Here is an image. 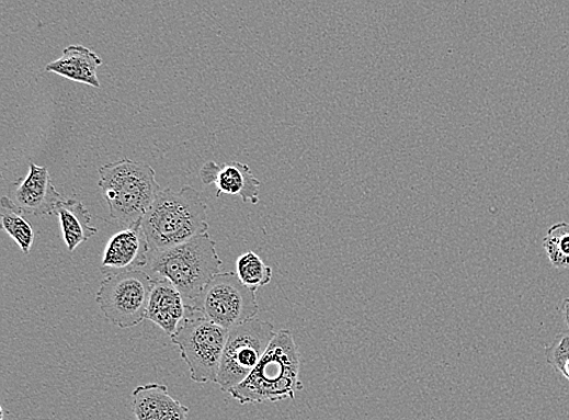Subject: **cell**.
<instances>
[{
  "mask_svg": "<svg viewBox=\"0 0 569 420\" xmlns=\"http://www.w3.org/2000/svg\"><path fill=\"white\" fill-rule=\"evenodd\" d=\"M141 227L150 253L187 242L208 232L206 198L189 185L179 191L162 190L146 213Z\"/></svg>",
  "mask_w": 569,
  "mask_h": 420,
  "instance_id": "6da1fadb",
  "label": "cell"
},
{
  "mask_svg": "<svg viewBox=\"0 0 569 420\" xmlns=\"http://www.w3.org/2000/svg\"><path fill=\"white\" fill-rule=\"evenodd\" d=\"M300 354L289 329L272 339L265 354L248 378L229 394L241 405L294 399L303 390Z\"/></svg>",
  "mask_w": 569,
  "mask_h": 420,
  "instance_id": "7a4b0ae2",
  "label": "cell"
},
{
  "mask_svg": "<svg viewBox=\"0 0 569 420\" xmlns=\"http://www.w3.org/2000/svg\"><path fill=\"white\" fill-rule=\"evenodd\" d=\"M223 261L210 235L149 254L147 272L153 279H166L180 291L186 304L195 302L209 281L220 274Z\"/></svg>",
  "mask_w": 569,
  "mask_h": 420,
  "instance_id": "3957f363",
  "label": "cell"
},
{
  "mask_svg": "<svg viewBox=\"0 0 569 420\" xmlns=\"http://www.w3.org/2000/svg\"><path fill=\"white\" fill-rule=\"evenodd\" d=\"M99 177L98 185L107 203L111 218L124 227L141 225L162 191L151 166L128 158L102 166Z\"/></svg>",
  "mask_w": 569,
  "mask_h": 420,
  "instance_id": "277c9868",
  "label": "cell"
},
{
  "mask_svg": "<svg viewBox=\"0 0 569 420\" xmlns=\"http://www.w3.org/2000/svg\"><path fill=\"white\" fill-rule=\"evenodd\" d=\"M230 329L216 325L187 305V316L172 338L185 361L191 379L216 383Z\"/></svg>",
  "mask_w": 569,
  "mask_h": 420,
  "instance_id": "5b68a950",
  "label": "cell"
},
{
  "mask_svg": "<svg viewBox=\"0 0 569 420\" xmlns=\"http://www.w3.org/2000/svg\"><path fill=\"white\" fill-rule=\"evenodd\" d=\"M189 306L226 329L255 319L259 313L257 291L243 285L236 272L215 275Z\"/></svg>",
  "mask_w": 569,
  "mask_h": 420,
  "instance_id": "8992f818",
  "label": "cell"
},
{
  "mask_svg": "<svg viewBox=\"0 0 569 420\" xmlns=\"http://www.w3.org/2000/svg\"><path fill=\"white\" fill-rule=\"evenodd\" d=\"M153 283V277L144 270L105 276L100 283L96 302L112 325L132 328L145 320Z\"/></svg>",
  "mask_w": 569,
  "mask_h": 420,
  "instance_id": "52a82bcc",
  "label": "cell"
},
{
  "mask_svg": "<svg viewBox=\"0 0 569 420\" xmlns=\"http://www.w3.org/2000/svg\"><path fill=\"white\" fill-rule=\"evenodd\" d=\"M275 336V327L259 319L246 321L230 329L216 379L224 393H230L248 378Z\"/></svg>",
  "mask_w": 569,
  "mask_h": 420,
  "instance_id": "ba28073f",
  "label": "cell"
},
{
  "mask_svg": "<svg viewBox=\"0 0 569 420\" xmlns=\"http://www.w3.org/2000/svg\"><path fill=\"white\" fill-rule=\"evenodd\" d=\"M10 198L22 213L34 217L55 214L64 200L53 184L49 168L33 161H30L27 175L14 185Z\"/></svg>",
  "mask_w": 569,
  "mask_h": 420,
  "instance_id": "9c48e42d",
  "label": "cell"
},
{
  "mask_svg": "<svg viewBox=\"0 0 569 420\" xmlns=\"http://www.w3.org/2000/svg\"><path fill=\"white\" fill-rule=\"evenodd\" d=\"M150 249L141 225L125 227L113 235L101 261V272L105 276L141 270L149 264Z\"/></svg>",
  "mask_w": 569,
  "mask_h": 420,
  "instance_id": "30bf717a",
  "label": "cell"
},
{
  "mask_svg": "<svg viewBox=\"0 0 569 420\" xmlns=\"http://www.w3.org/2000/svg\"><path fill=\"white\" fill-rule=\"evenodd\" d=\"M200 177L204 185H215L216 197L223 194L240 196L243 202L259 203L260 181L252 169L241 162L218 164L209 161L201 169Z\"/></svg>",
  "mask_w": 569,
  "mask_h": 420,
  "instance_id": "8fae6325",
  "label": "cell"
},
{
  "mask_svg": "<svg viewBox=\"0 0 569 420\" xmlns=\"http://www.w3.org/2000/svg\"><path fill=\"white\" fill-rule=\"evenodd\" d=\"M153 287L145 319L172 337L187 316V304L180 291L166 279H153Z\"/></svg>",
  "mask_w": 569,
  "mask_h": 420,
  "instance_id": "7c38bea8",
  "label": "cell"
},
{
  "mask_svg": "<svg viewBox=\"0 0 569 420\" xmlns=\"http://www.w3.org/2000/svg\"><path fill=\"white\" fill-rule=\"evenodd\" d=\"M134 415L138 420H187L190 408L169 394L167 385L146 384L133 391Z\"/></svg>",
  "mask_w": 569,
  "mask_h": 420,
  "instance_id": "4fadbf2b",
  "label": "cell"
},
{
  "mask_svg": "<svg viewBox=\"0 0 569 420\" xmlns=\"http://www.w3.org/2000/svg\"><path fill=\"white\" fill-rule=\"evenodd\" d=\"M102 65L100 56L81 44L68 45L61 58L45 67L48 72L59 75L70 81L100 88L98 68Z\"/></svg>",
  "mask_w": 569,
  "mask_h": 420,
  "instance_id": "5bb4252c",
  "label": "cell"
},
{
  "mask_svg": "<svg viewBox=\"0 0 569 420\" xmlns=\"http://www.w3.org/2000/svg\"><path fill=\"white\" fill-rule=\"evenodd\" d=\"M55 214L58 215L64 241L70 252L98 234L96 227L91 225V214L81 201L64 198Z\"/></svg>",
  "mask_w": 569,
  "mask_h": 420,
  "instance_id": "9a60e30c",
  "label": "cell"
},
{
  "mask_svg": "<svg viewBox=\"0 0 569 420\" xmlns=\"http://www.w3.org/2000/svg\"><path fill=\"white\" fill-rule=\"evenodd\" d=\"M0 218H2V229L18 243L21 252L30 254L34 242V231L31 224L26 220L13 200L3 197L0 201Z\"/></svg>",
  "mask_w": 569,
  "mask_h": 420,
  "instance_id": "2e32d148",
  "label": "cell"
},
{
  "mask_svg": "<svg viewBox=\"0 0 569 420\" xmlns=\"http://www.w3.org/2000/svg\"><path fill=\"white\" fill-rule=\"evenodd\" d=\"M236 274L243 285L255 291L268 286L272 280V269L252 251L237 259Z\"/></svg>",
  "mask_w": 569,
  "mask_h": 420,
  "instance_id": "e0dca14e",
  "label": "cell"
},
{
  "mask_svg": "<svg viewBox=\"0 0 569 420\" xmlns=\"http://www.w3.org/2000/svg\"><path fill=\"white\" fill-rule=\"evenodd\" d=\"M543 247L556 269L569 268V223L553 225L544 237Z\"/></svg>",
  "mask_w": 569,
  "mask_h": 420,
  "instance_id": "ac0fdd59",
  "label": "cell"
},
{
  "mask_svg": "<svg viewBox=\"0 0 569 420\" xmlns=\"http://www.w3.org/2000/svg\"><path fill=\"white\" fill-rule=\"evenodd\" d=\"M545 360L556 372H560L569 360V334L557 336L554 342L545 348Z\"/></svg>",
  "mask_w": 569,
  "mask_h": 420,
  "instance_id": "d6986e66",
  "label": "cell"
},
{
  "mask_svg": "<svg viewBox=\"0 0 569 420\" xmlns=\"http://www.w3.org/2000/svg\"><path fill=\"white\" fill-rule=\"evenodd\" d=\"M562 314H564V319L566 321V325L569 329V298L564 300Z\"/></svg>",
  "mask_w": 569,
  "mask_h": 420,
  "instance_id": "ffe728a7",
  "label": "cell"
}]
</instances>
